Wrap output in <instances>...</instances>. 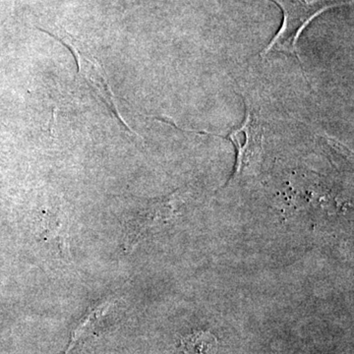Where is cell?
<instances>
[{
	"mask_svg": "<svg viewBox=\"0 0 354 354\" xmlns=\"http://www.w3.org/2000/svg\"><path fill=\"white\" fill-rule=\"evenodd\" d=\"M111 305L113 302L104 300L91 306L77 324L75 329L72 330L66 351L62 354H69L77 346L87 341L88 337L97 335V330L101 327V324L109 313Z\"/></svg>",
	"mask_w": 354,
	"mask_h": 354,
	"instance_id": "277c9868",
	"label": "cell"
},
{
	"mask_svg": "<svg viewBox=\"0 0 354 354\" xmlns=\"http://www.w3.org/2000/svg\"><path fill=\"white\" fill-rule=\"evenodd\" d=\"M183 199L179 192L149 203L140 209L127 225V247L131 252L148 234L174 223L180 215Z\"/></svg>",
	"mask_w": 354,
	"mask_h": 354,
	"instance_id": "3957f363",
	"label": "cell"
},
{
	"mask_svg": "<svg viewBox=\"0 0 354 354\" xmlns=\"http://www.w3.org/2000/svg\"><path fill=\"white\" fill-rule=\"evenodd\" d=\"M246 115L243 124L232 131L227 138L236 149L237 158L234 174L225 187L230 184L241 183L244 179L255 177L260 172L263 156V132L259 118L252 108L246 104Z\"/></svg>",
	"mask_w": 354,
	"mask_h": 354,
	"instance_id": "7a4b0ae2",
	"label": "cell"
},
{
	"mask_svg": "<svg viewBox=\"0 0 354 354\" xmlns=\"http://www.w3.org/2000/svg\"><path fill=\"white\" fill-rule=\"evenodd\" d=\"M281 7L283 13V25L271 43L261 55L281 53L295 57L302 64L297 50L298 39L305 28L317 16L334 7L348 6L351 2L344 0H272Z\"/></svg>",
	"mask_w": 354,
	"mask_h": 354,
	"instance_id": "6da1fadb",
	"label": "cell"
}]
</instances>
